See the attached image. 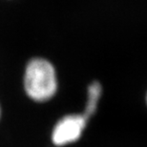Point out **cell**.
<instances>
[{
    "label": "cell",
    "instance_id": "cell-2",
    "mask_svg": "<svg viewBox=\"0 0 147 147\" xmlns=\"http://www.w3.org/2000/svg\"><path fill=\"white\" fill-rule=\"evenodd\" d=\"M89 119L83 113L68 114L60 117L52 130L51 140L57 147L76 142L85 130Z\"/></svg>",
    "mask_w": 147,
    "mask_h": 147
},
{
    "label": "cell",
    "instance_id": "cell-5",
    "mask_svg": "<svg viewBox=\"0 0 147 147\" xmlns=\"http://www.w3.org/2000/svg\"><path fill=\"white\" fill-rule=\"evenodd\" d=\"M146 101H147V96H146Z\"/></svg>",
    "mask_w": 147,
    "mask_h": 147
},
{
    "label": "cell",
    "instance_id": "cell-4",
    "mask_svg": "<svg viewBox=\"0 0 147 147\" xmlns=\"http://www.w3.org/2000/svg\"><path fill=\"white\" fill-rule=\"evenodd\" d=\"M1 114H2V110H1V105H0V119H1Z\"/></svg>",
    "mask_w": 147,
    "mask_h": 147
},
{
    "label": "cell",
    "instance_id": "cell-3",
    "mask_svg": "<svg viewBox=\"0 0 147 147\" xmlns=\"http://www.w3.org/2000/svg\"><path fill=\"white\" fill-rule=\"evenodd\" d=\"M102 94L101 84L98 81H93L87 88V99L85 103L84 111L82 112L88 119L93 117L98 109L99 100Z\"/></svg>",
    "mask_w": 147,
    "mask_h": 147
},
{
    "label": "cell",
    "instance_id": "cell-1",
    "mask_svg": "<svg viewBox=\"0 0 147 147\" xmlns=\"http://www.w3.org/2000/svg\"><path fill=\"white\" fill-rule=\"evenodd\" d=\"M23 88L31 100L43 103L54 98L58 90L57 73L51 61L44 57H33L26 64Z\"/></svg>",
    "mask_w": 147,
    "mask_h": 147
}]
</instances>
